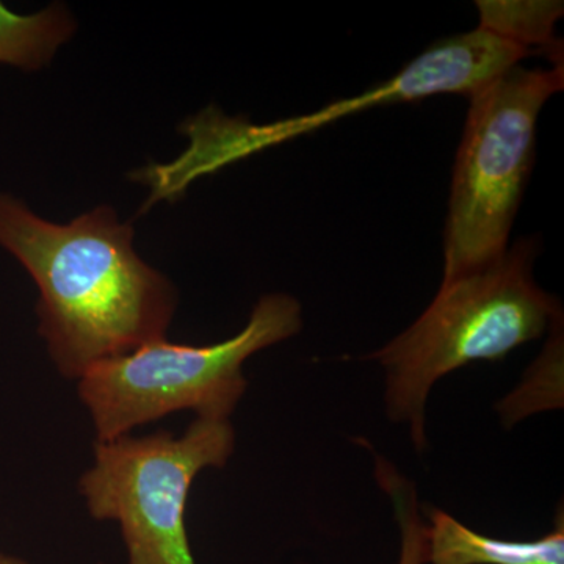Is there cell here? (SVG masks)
<instances>
[{"mask_svg": "<svg viewBox=\"0 0 564 564\" xmlns=\"http://www.w3.org/2000/svg\"><path fill=\"white\" fill-rule=\"evenodd\" d=\"M429 563L564 564L563 511L555 529L540 540L503 541L467 529L451 514L430 511Z\"/></svg>", "mask_w": 564, "mask_h": 564, "instance_id": "obj_7", "label": "cell"}, {"mask_svg": "<svg viewBox=\"0 0 564 564\" xmlns=\"http://www.w3.org/2000/svg\"><path fill=\"white\" fill-rule=\"evenodd\" d=\"M0 564H29V563L24 562V560H22V558H18V556L2 554V552H0Z\"/></svg>", "mask_w": 564, "mask_h": 564, "instance_id": "obj_11", "label": "cell"}, {"mask_svg": "<svg viewBox=\"0 0 564 564\" xmlns=\"http://www.w3.org/2000/svg\"><path fill=\"white\" fill-rule=\"evenodd\" d=\"M529 55L530 51L524 47L477 28L434 43L392 79L377 85L372 90L355 98L340 99L304 117L263 126L226 117L218 131V148L223 161L229 165L263 148L295 139L347 115L384 104L417 101L436 95H464L469 98Z\"/></svg>", "mask_w": 564, "mask_h": 564, "instance_id": "obj_6", "label": "cell"}, {"mask_svg": "<svg viewBox=\"0 0 564 564\" xmlns=\"http://www.w3.org/2000/svg\"><path fill=\"white\" fill-rule=\"evenodd\" d=\"M475 6L480 14L478 28L530 52L534 46L541 47L554 57L552 61L563 63V46L555 39L556 22L564 13L563 2L478 0Z\"/></svg>", "mask_w": 564, "mask_h": 564, "instance_id": "obj_9", "label": "cell"}, {"mask_svg": "<svg viewBox=\"0 0 564 564\" xmlns=\"http://www.w3.org/2000/svg\"><path fill=\"white\" fill-rule=\"evenodd\" d=\"M538 245L518 240L484 269L441 284L432 304L370 355L386 370V408L426 447L425 404L437 380L475 361H500L562 321L558 300L534 282Z\"/></svg>", "mask_w": 564, "mask_h": 564, "instance_id": "obj_2", "label": "cell"}, {"mask_svg": "<svg viewBox=\"0 0 564 564\" xmlns=\"http://www.w3.org/2000/svg\"><path fill=\"white\" fill-rule=\"evenodd\" d=\"M0 247L39 288V333L63 377L165 339L176 289L137 254L131 223L110 206L57 225L0 193Z\"/></svg>", "mask_w": 564, "mask_h": 564, "instance_id": "obj_1", "label": "cell"}, {"mask_svg": "<svg viewBox=\"0 0 564 564\" xmlns=\"http://www.w3.org/2000/svg\"><path fill=\"white\" fill-rule=\"evenodd\" d=\"M74 31L76 22L66 7L20 14L0 2V63L22 70L44 68Z\"/></svg>", "mask_w": 564, "mask_h": 564, "instance_id": "obj_8", "label": "cell"}, {"mask_svg": "<svg viewBox=\"0 0 564 564\" xmlns=\"http://www.w3.org/2000/svg\"><path fill=\"white\" fill-rule=\"evenodd\" d=\"M564 88L563 63L514 66L469 96L444 234L443 282L502 258L534 162L538 117Z\"/></svg>", "mask_w": 564, "mask_h": 564, "instance_id": "obj_4", "label": "cell"}, {"mask_svg": "<svg viewBox=\"0 0 564 564\" xmlns=\"http://www.w3.org/2000/svg\"><path fill=\"white\" fill-rule=\"evenodd\" d=\"M378 478L386 491L389 492L402 532V551L399 564L429 563V532L419 516L417 499L413 486L408 485L395 473L380 467Z\"/></svg>", "mask_w": 564, "mask_h": 564, "instance_id": "obj_10", "label": "cell"}, {"mask_svg": "<svg viewBox=\"0 0 564 564\" xmlns=\"http://www.w3.org/2000/svg\"><path fill=\"white\" fill-rule=\"evenodd\" d=\"M236 445L229 419L199 417L184 434L161 430L96 443L79 491L96 521H117L128 564H196L185 529L193 481L223 467Z\"/></svg>", "mask_w": 564, "mask_h": 564, "instance_id": "obj_5", "label": "cell"}, {"mask_svg": "<svg viewBox=\"0 0 564 564\" xmlns=\"http://www.w3.org/2000/svg\"><path fill=\"white\" fill-rule=\"evenodd\" d=\"M302 306L285 293L263 295L247 326L223 343L154 340L95 364L79 378V397L99 443L128 436L137 426L177 411L229 419L247 391L243 364L254 352L295 336Z\"/></svg>", "mask_w": 564, "mask_h": 564, "instance_id": "obj_3", "label": "cell"}]
</instances>
